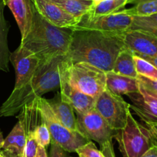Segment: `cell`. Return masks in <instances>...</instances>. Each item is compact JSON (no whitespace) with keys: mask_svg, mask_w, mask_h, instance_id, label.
Masks as SVG:
<instances>
[{"mask_svg":"<svg viewBox=\"0 0 157 157\" xmlns=\"http://www.w3.org/2000/svg\"><path fill=\"white\" fill-rule=\"evenodd\" d=\"M78 132L89 141H96L100 146V151L106 157H116L113 139L117 131L108 124L103 117L93 109L84 114H77Z\"/></svg>","mask_w":157,"mask_h":157,"instance_id":"5","label":"cell"},{"mask_svg":"<svg viewBox=\"0 0 157 157\" xmlns=\"http://www.w3.org/2000/svg\"><path fill=\"white\" fill-rule=\"evenodd\" d=\"M36 11L49 23L60 28L72 29L78 21L51 0H33Z\"/></svg>","mask_w":157,"mask_h":157,"instance_id":"15","label":"cell"},{"mask_svg":"<svg viewBox=\"0 0 157 157\" xmlns=\"http://www.w3.org/2000/svg\"><path fill=\"white\" fill-rule=\"evenodd\" d=\"M78 157H106L92 141L88 142L76 150Z\"/></svg>","mask_w":157,"mask_h":157,"instance_id":"27","label":"cell"},{"mask_svg":"<svg viewBox=\"0 0 157 157\" xmlns=\"http://www.w3.org/2000/svg\"><path fill=\"white\" fill-rule=\"evenodd\" d=\"M66 56L56 57L43 63L33 78L18 90H13L8 99L0 107V116L10 117L20 113L24 106L45 93L60 88L61 66Z\"/></svg>","mask_w":157,"mask_h":157,"instance_id":"2","label":"cell"},{"mask_svg":"<svg viewBox=\"0 0 157 157\" xmlns=\"http://www.w3.org/2000/svg\"><path fill=\"white\" fill-rule=\"evenodd\" d=\"M63 9L68 14L73 16L78 22L90 11L93 3L92 0H51Z\"/></svg>","mask_w":157,"mask_h":157,"instance_id":"21","label":"cell"},{"mask_svg":"<svg viewBox=\"0 0 157 157\" xmlns=\"http://www.w3.org/2000/svg\"><path fill=\"white\" fill-rule=\"evenodd\" d=\"M125 46L135 55L157 56V37L140 30L129 29L120 35Z\"/></svg>","mask_w":157,"mask_h":157,"instance_id":"12","label":"cell"},{"mask_svg":"<svg viewBox=\"0 0 157 157\" xmlns=\"http://www.w3.org/2000/svg\"><path fill=\"white\" fill-rule=\"evenodd\" d=\"M26 145V131L19 120L7 137L4 139L1 152L5 157H23Z\"/></svg>","mask_w":157,"mask_h":157,"instance_id":"16","label":"cell"},{"mask_svg":"<svg viewBox=\"0 0 157 157\" xmlns=\"http://www.w3.org/2000/svg\"><path fill=\"white\" fill-rule=\"evenodd\" d=\"M0 5H1V4H0Z\"/></svg>","mask_w":157,"mask_h":157,"instance_id":"38","label":"cell"},{"mask_svg":"<svg viewBox=\"0 0 157 157\" xmlns=\"http://www.w3.org/2000/svg\"><path fill=\"white\" fill-rule=\"evenodd\" d=\"M128 4H133L126 11L132 16H144L157 13V0H129Z\"/></svg>","mask_w":157,"mask_h":157,"instance_id":"23","label":"cell"},{"mask_svg":"<svg viewBox=\"0 0 157 157\" xmlns=\"http://www.w3.org/2000/svg\"><path fill=\"white\" fill-rule=\"evenodd\" d=\"M138 93L127 95L132 102L130 108L146 124L157 123V97L148 93L141 86Z\"/></svg>","mask_w":157,"mask_h":157,"instance_id":"13","label":"cell"},{"mask_svg":"<svg viewBox=\"0 0 157 157\" xmlns=\"http://www.w3.org/2000/svg\"><path fill=\"white\" fill-rule=\"evenodd\" d=\"M36 157H48L46 148L41 146H38L37 153H36Z\"/></svg>","mask_w":157,"mask_h":157,"instance_id":"33","label":"cell"},{"mask_svg":"<svg viewBox=\"0 0 157 157\" xmlns=\"http://www.w3.org/2000/svg\"><path fill=\"white\" fill-rule=\"evenodd\" d=\"M93 1V6L96 5V4L99 3L100 2H102V0H92Z\"/></svg>","mask_w":157,"mask_h":157,"instance_id":"36","label":"cell"},{"mask_svg":"<svg viewBox=\"0 0 157 157\" xmlns=\"http://www.w3.org/2000/svg\"><path fill=\"white\" fill-rule=\"evenodd\" d=\"M157 29V13L144 16H133L132 24L129 29L146 30Z\"/></svg>","mask_w":157,"mask_h":157,"instance_id":"25","label":"cell"},{"mask_svg":"<svg viewBox=\"0 0 157 157\" xmlns=\"http://www.w3.org/2000/svg\"><path fill=\"white\" fill-rule=\"evenodd\" d=\"M106 88L118 96L138 93L140 86L137 78L120 75L116 72H106Z\"/></svg>","mask_w":157,"mask_h":157,"instance_id":"18","label":"cell"},{"mask_svg":"<svg viewBox=\"0 0 157 157\" xmlns=\"http://www.w3.org/2000/svg\"><path fill=\"white\" fill-rule=\"evenodd\" d=\"M134 60H135L136 69L138 75L152 79H157V69L152 63L135 54H134Z\"/></svg>","mask_w":157,"mask_h":157,"instance_id":"24","label":"cell"},{"mask_svg":"<svg viewBox=\"0 0 157 157\" xmlns=\"http://www.w3.org/2000/svg\"><path fill=\"white\" fill-rule=\"evenodd\" d=\"M123 157H141L153 145L149 128L140 124L129 113L127 123L115 136Z\"/></svg>","mask_w":157,"mask_h":157,"instance_id":"6","label":"cell"},{"mask_svg":"<svg viewBox=\"0 0 157 157\" xmlns=\"http://www.w3.org/2000/svg\"><path fill=\"white\" fill-rule=\"evenodd\" d=\"M140 31L146 32V33H149V34L152 35V36L157 37V29H146V30H140Z\"/></svg>","mask_w":157,"mask_h":157,"instance_id":"34","label":"cell"},{"mask_svg":"<svg viewBox=\"0 0 157 157\" xmlns=\"http://www.w3.org/2000/svg\"><path fill=\"white\" fill-rule=\"evenodd\" d=\"M10 62L16 72V83L13 90H18L26 84L42 64L36 55L20 45L11 53Z\"/></svg>","mask_w":157,"mask_h":157,"instance_id":"11","label":"cell"},{"mask_svg":"<svg viewBox=\"0 0 157 157\" xmlns=\"http://www.w3.org/2000/svg\"><path fill=\"white\" fill-rule=\"evenodd\" d=\"M125 45L120 35L87 29H72L67 57L72 63H90L105 72L114 63Z\"/></svg>","mask_w":157,"mask_h":157,"instance_id":"1","label":"cell"},{"mask_svg":"<svg viewBox=\"0 0 157 157\" xmlns=\"http://www.w3.org/2000/svg\"><path fill=\"white\" fill-rule=\"evenodd\" d=\"M137 80H138L139 84L148 93L157 97V79H152V78L138 75Z\"/></svg>","mask_w":157,"mask_h":157,"instance_id":"28","label":"cell"},{"mask_svg":"<svg viewBox=\"0 0 157 157\" xmlns=\"http://www.w3.org/2000/svg\"><path fill=\"white\" fill-rule=\"evenodd\" d=\"M4 4L0 5V71L8 72L9 63L12 52L8 46V33L10 25L4 16Z\"/></svg>","mask_w":157,"mask_h":157,"instance_id":"19","label":"cell"},{"mask_svg":"<svg viewBox=\"0 0 157 157\" xmlns=\"http://www.w3.org/2000/svg\"><path fill=\"white\" fill-rule=\"evenodd\" d=\"M71 39V29L53 25L36 11L31 31L21 40L20 46L33 52L43 63L67 55Z\"/></svg>","mask_w":157,"mask_h":157,"instance_id":"3","label":"cell"},{"mask_svg":"<svg viewBox=\"0 0 157 157\" xmlns=\"http://www.w3.org/2000/svg\"><path fill=\"white\" fill-rule=\"evenodd\" d=\"M139 56L142 57L143 59H146V61L152 63V64L157 69V56H143V55H140Z\"/></svg>","mask_w":157,"mask_h":157,"instance_id":"32","label":"cell"},{"mask_svg":"<svg viewBox=\"0 0 157 157\" xmlns=\"http://www.w3.org/2000/svg\"><path fill=\"white\" fill-rule=\"evenodd\" d=\"M66 151L63 150L59 146H58L56 143H52V146L50 149V153L49 157H66L65 154Z\"/></svg>","mask_w":157,"mask_h":157,"instance_id":"29","label":"cell"},{"mask_svg":"<svg viewBox=\"0 0 157 157\" xmlns=\"http://www.w3.org/2000/svg\"><path fill=\"white\" fill-rule=\"evenodd\" d=\"M146 126L149 128L152 134L153 145H157V123H149V124H146Z\"/></svg>","mask_w":157,"mask_h":157,"instance_id":"30","label":"cell"},{"mask_svg":"<svg viewBox=\"0 0 157 157\" xmlns=\"http://www.w3.org/2000/svg\"><path fill=\"white\" fill-rule=\"evenodd\" d=\"M141 157H157V145H152L150 149Z\"/></svg>","mask_w":157,"mask_h":157,"instance_id":"31","label":"cell"},{"mask_svg":"<svg viewBox=\"0 0 157 157\" xmlns=\"http://www.w3.org/2000/svg\"><path fill=\"white\" fill-rule=\"evenodd\" d=\"M113 72L132 78H137L138 77L134 60V52L126 46L118 55Z\"/></svg>","mask_w":157,"mask_h":157,"instance_id":"20","label":"cell"},{"mask_svg":"<svg viewBox=\"0 0 157 157\" xmlns=\"http://www.w3.org/2000/svg\"><path fill=\"white\" fill-rule=\"evenodd\" d=\"M72 63L66 56L61 66V82L59 94L62 99L71 103L77 114H84L95 109L96 99L75 89L69 81V67Z\"/></svg>","mask_w":157,"mask_h":157,"instance_id":"10","label":"cell"},{"mask_svg":"<svg viewBox=\"0 0 157 157\" xmlns=\"http://www.w3.org/2000/svg\"><path fill=\"white\" fill-rule=\"evenodd\" d=\"M35 102L40 120L49 129L52 143L59 146L66 152H75L78 148L90 142L78 132L71 130L62 124L56 117L47 99L40 97Z\"/></svg>","mask_w":157,"mask_h":157,"instance_id":"4","label":"cell"},{"mask_svg":"<svg viewBox=\"0 0 157 157\" xmlns=\"http://www.w3.org/2000/svg\"><path fill=\"white\" fill-rule=\"evenodd\" d=\"M129 0H102V2L93 6L87 14L91 16H101L113 14L124 10Z\"/></svg>","mask_w":157,"mask_h":157,"instance_id":"22","label":"cell"},{"mask_svg":"<svg viewBox=\"0 0 157 157\" xmlns=\"http://www.w3.org/2000/svg\"><path fill=\"white\" fill-rule=\"evenodd\" d=\"M0 157H5V155H4L3 153L1 152V150H0Z\"/></svg>","mask_w":157,"mask_h":157,"instance_id":"37","label":"cell"},{"mask_svg":"<svg viewBox=\"0 0 157 157\" xmlns=\"http://www.w3.org/2000/svg\"><path fill=\"white\" fill-rule=\"evenodd\" d=\"M95 109L117 131L126 126L130 113V104L121 96L114 94L106 88L96 99Z\"/></svg>","mask_w":157,"mask_h":157,"instance_id":"8","label":"cell"},{"mask_svg":"<svg viewBox=\"0 0 157 157\" xmlns=\"http://www.w3.org/2000/svg\"><path fill=\"white\" fill-rule=\"evenodd\" d=\"M68 76L71 86L96 99L106 89V72L90 63H72Z\"/></svg>","mask_w":157,"mask_h":157,"instance_id":"7","label":"cell"},{"mask_svg":"<svg viewBox=\"0 0 157 157\" xmlns=\"http://www.w3.org/2000/svg\"><path fill=\"white\" fill-rule=\"evenodd\" d=\"M33 133L36 142L39 146L46 148L51 143V135L46 123L41 121L39 124H36L33 129Z\"/></svg>","mask_w":157,"mask_h":157,"instance_id":"26","label":"cell"},{"mask_svg":"<svg viewBox=\"0 0 157 157\" xmlns=\"http://www.w3.org/2000/svg\"><path fill=\"white\" fill-rule=\"evenodd\" d=\"M133 16L125 10L113 14L91 16L86 14L71 29H87L120 35L130 29Z\"/></svg>","mask_w":157,"mask_h":157,"instance_id":"9","label":"cell"},{"mask_svg":"<svg viewBox=\"0 0 157 157\" xmlns=\"http://www.w3.org/2000/svg\"><path fill=\"white\" fill-rule=\"evenodd\" d=\"M4 142V138H3V135H2V132L0 131V149L2 148V144H3Z\"/></svg>","mask_w":157,"mask_h":157,"instance_id":"35","label":"cell"},{"mask_svg":"<svg viewBox=\"0 0 157 157\" xmlns=\"http://www.w3.org/2000/svg\"><path fill=\"white\" fill-rule=\"evenodd\" d=\"M47 100L57 120L68 129L78 132L75 109L70 102L62 99L59 93L54 99Z\"/></svg>","mask_w":157,"mask_h":157,"instance_id":"17","label":"cell"},{"mask_svg":"<svg viewBox=\"0 0 157 157\" xmlns=\"http://www.w3.org/2000/svg\"><path fill=\"white\" fill-rule=\"evenodd\" d=\"M3 3L13 13L22 40L28 36L33 26L36 11L33 0H3Z\"/></svg>","mask_w":157,"mask_h":157,"instance_id":"14","label":"cell"}]
</instances>
